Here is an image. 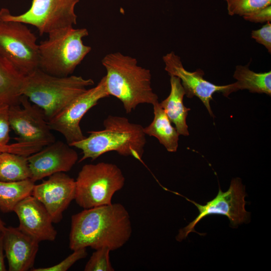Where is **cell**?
<instances>
[{"label":"cell","instance_id":"6da1fadb","mask_svg":"<svg viewBox=\"0 0 271 271\" xmlns=\"http://www.w3.org/2000/svg\"><path fill=\"white\" fill-rule=\"evenodd\" d=\"M131 233L130 216L122 204L84 209L71 217L69 247L73 251L88 247L115 250L128 241Z\"/></svg>","mask_w":271,"mask_h":271},{"label":"cell","instance_id":"7a4b0ae2","mask_svg":"<svg viewBox=\"0 0 271 271\" xmlns=\"http://www.w3.org/2000/svg\"><path fill=\"white\" fill-rule=\"evenodd\" d=\"M101 63L106 71L108 95L119 100L127 113L139 104L158 102L151 86L150 70L138 65L136 58L118 52L106 55Z\"/></svg>","mask_w":271,"mask_h":271},{"label":"cell","instance_id":"3957f363","mask_svg":"<svg viewBox=\"0 0 271 271\" xmlns=\"http://www.w3.org/2000/svg\"><path fill=\"white\" fill-rule=\"evenodd\" d=\"M104 129L88 131L89 135L70 146L82 151L79 162L92 161L102 155L114 151L122 156L141 160L146 143L144 127L120 116L108 115L103 121Z\"/></svg>","mask_w":271,"mask_h":271},{"label":"cell","instance_id":"277c9868","mask_svg":"<svg viewBox=\"0 0 271 271\" xmlns=\"http://www.w3.org/2000/svg\"><path fill=\"white\" fill-rule=\"evenodd\" d=\"M94 83L92 79L76 75L56 76L38 68L25 76L21 93L43 111L48 121Z\"/></svg>","mask_w":271,"mask_h":271},{"label":"cell","instance_id":"5b68a950","mask_svg":"<svg viewBox=\"0 0 271 271\" xmlns=\"http://www.w3.org/2000/svg\"><path fill=\"white\" fill-rule=\"evenodd\" d=\"M88 35L86 29L73 27L49 33L48 39L39 45V68L56 76L72 74L91 50L82 41Z\"/></svg>","mask_w":271,"mask_h":271},{"label":"cell","instance_id":"8992f818","mask_svg":"<svg viewBox=\"0 0 271 271\" xmlns=\"http://www.w3.org/2000/svg\"><path fill=\"white\" fill-rule=\"evenodd\" d=\"M9 119L11 128L17 136L16 142L8 144L0 152L28 157L55 141L43 111L24 95L20 104L10 106Z\"/></svg>","mask_w":271,"mask_h":271},{"label":"cell","instance_id":"52a82bcc","mask_svg":"<svg viewBox=\"0 0 271 271\" xmlns=\"http://www.w3.org/2000/svg\"><path fill=\"white\" fill-rule=\"evenodd\" d=\"M125 178L115 164L100 162L84 165L75 180L76 203L83 209L109 205L124 185Z\"/></svg>","mask_w":271,"mask_h":271},{"label":"cell","instance_id":"ba28073f","mask_svg":"<svg viewBox=\"0 0 271 271\" xmlns=\"http://www.w3.org/2000/svg\"><path fill=\"white\" fill-rule=\"evenodd\" d=\"M37 37L23 23L0 18V55L24 76L39 68Z\"/></svg>","mask_w":271,"mask_h":271},{"label":"cell","instance_id":"9c48e42d","mask_svg":"<svg viewBox=\"0 0 271 271\" xmlns=\"http://www.w3.org/2000/svg\"><path fill=\"white\" fill-rule=\"evenodd\" d=\"M79 0H32L26 12L13 15L7 8L0 10V18L35 27L40 35L73 27L77 23L75 7Z\"/></svg>","mask_w":271,"mask_h":271},{"label":"cell","instance_id":"30bf717a","mask_svg":"<svg viewBox=\"0 0 271 271\" xmlns=\"http://www.w3.org/2000/svg\"><path fill=\"white\" fill-rule=\"evenodd\" d=\"M246 196L244 186L238 178L232 180L228 190L223 192L220 189L217 196L205 205H200L188 200L198 209L199 215L185 227L179 230L176 238L181 241L185 239L191 232H195V225L203 218L211 214L227 216L231 225L236 226L248 220L249 213L245 208Z\"/></svg>","mask_w":271,"mask_h":271},{"label":"cell","instance_id":"8fae6325","mask_svg":"<svg viewBox=\"0 0 271 271\" xmlns=\"http://www.w3.org/2000/svg\"><path fill=\"white\" fill-rule=\"evenodd\" d=\"M109 96L104 76L95 87L87 89L61 112L48 120L49 127L62 134L69 145L83 140L86 137L80 128L81 119L100 99Z\"/></svg>","mask_w":271,"mask_h":271},{"label":"cell","instance_id":"7c38bea8","mask_svg":"<svg viewBox=\"0 0 271 271\" xmlns=\"http://www.w3.org/2000/svg\"><path fill=\"white\" fill-rule=\"evenodd\" d=\"M165 70L169 75L178 77L188 98L197 97L207 108L210 115L214 117L210 106V101L216 92H221L225 96L230 93L231 84L225 85L214 84L203 77L204 72L200 69L191 72L184 67L180 57L174 52L167 54L163 57Z\"/></svg>","mask_w":271,"mask_h":271},{"label":"cell","instance_id":"4fadbf2b","mask_svg":"<svg viewBox=\"0 0 271 271\" xmlns=\"http://www.w3.org/2000/svg\"><path fill=\"white\" fill-rule=\"evenodd\" d=\"M75 195V180L64 172L55 173L41 183L35 185L32 195L40 201L53 223L59 222L64 211Z\"/></svg>","mask_w":271,"mask_h":271},{"label":"cell","instance_id":"5bb4252c","mask_svg":"<svg viewBox=\"0 0 271 271\" xmlns=\"http://www.w3.org/2000/svg\"><path fill=\"white\" fill-rule=\"evenodd\" d=\"M73 148L67 143L55 141L28 157L30 179L35 182L55 173L70 171L78 160Z\"/></svg>","mask_w":271,"mask_h":271},{"label":"cell","instance_id":"9a60e30c","mask_svg":"<svg viewBox=\"0 0 271 271\" xmlns=\"http://www.w3.org/2000/svg\"><path fill=\"white\" fill-rule=\"evenodd\" d=\"M19 220L18 228L39 242L53 241L57 232L49 213L43 204L32 195L19 202L14 210Z\"/></svg>","mask_w":271,"mask_h":271},{"label":"cell","instance_id":"2e32d148","mask_svg":"<svg viewBox=\"0 0 271 271\" xmlns=\"http://www.w3.org/2000/svg\"><path fill=\"white\" fill-rule=\"evenodd\" d=\"M9 271H27L33 268L39 242L18 227H6L1 233Z\"/></svg>","mask_w":271,"mask_h":271},{"label":"cell","instance_id":"e0dca14e","mask_svg":"<svg viewBox=\"0 0 271 271\" xmlns=\"http://www.w3.org/2000/svg\"><path fill=\"white\" fill-rule=\"evenodd\" d=\"M171 90L169 96L160 103L170 121L175 125L179 135L188 136L189 132L186 118L190 108L183 103L185 92L180 79L170 76Z\"/></svg>","mask_w":271,"mask_h":271},{"label":"cell","instance_id":"ac0fdd59","mask_svg":"<svg viewBox=\"0 0 271 271\" xmlns=\"http://www.w3.org/2000/svg\"><path fill=\"white\" fill-rule=\"evenodd\" d=\"M25 76L0 55V105L10 106L20 104Z\"/></svg>","mask_w":271,"mask_h":271},{"label":"cell","instance_id":"d6986e66","mask_svg":"<svg viewBox=\"0 0 271 271\" xmlns=\"http://www.w3.org/2000/svg\"><path fill=\"white\" fill-rule=\"evenodd\" d=\"M154 118L152 122L144 127L146 135L158 139L169 152H176L178 147L179 134L158 102L153 105Z\"/></svg>","mask_w":271,"mask_h":271},{"label":"cell","instance_id":"ffe728a7","mask_svg":"<svg viewBox=\"0 0 271 271\" xmlns=\"http://www.w3.org/2000/svg\"><path fill=\"white\" fill-rule=\"evenodd\" d=\"M246 65H237L233 74L236 81L231 84L230 93L247 89L251 93L271 95V71L256 73Z\"/></svg>","mask_w":271,"mask_h":271},{"label":"cell","instance_id":"44dd1931","mask_svg":"<svg viewBox=\"0 0 271 271\" xmlns=\"http://www.w3.org/2000/svg\"><path fill=\"white\" fill-rule=\"evenodd\" d=\"M35 183L30 179L15 182L0 181V210L4 213L14 211L19 202L32 195Z\"/></svg>","mask_w":271,"mask_h":271},{"label":"cell","instance_id":"7402d4cb","mask_svg":"<svg viewBox=\"0 0 271 271\" xmlns=\"http://www.w3.org/2000/svg\"><path fill=\"white\" fill-rule=\"evenodd\" d=\"M27 157L8 152H0V181L15 182L30 179Z\"/></svg>","mask_w":271,"mask_h":271},{"label":"cell","instance_id":"603a6c76","mask_svg":"<svg viewBox=\"0 0 271 271\" xmlns=\"http://www.w3.org/2000/svg\"><path fill=\"white\" fill-rule=\"evenodd\" d=\"M228 14L244 16L259 9L271 5V0H224Z\"/></svg>","mask_w":271,"mask_h":271},{"label":"cell","instance_id":"cb8c5ba5","mask_svg":"<svg viewBox=\"0 0 271 271\" xmlns=\"http://www.w3.org/2000/svg\"><path fill=\"white\" fill-rule=\"evenodd\" d=\"M111 250L104 247L96 249L92 253L85 267V271H113L109 258Z\"/></svg>","mask_w":271,"mask_h":271},{"label":"cell","instance_id":"d4e9b609","mask_svg":"<svg viewBox=\"0 0 271 271\" xmlns=\"http://www.w3.org/2000/svg\"><path fill=\"white\" fill-rule=\"evenodd\" d=\"M86 248L73 250V252L62 261L51 266L32 268V271H66L79 260L86 257Z\"/></svg>","mask_w":271,"mask_h":271},{"label":"cell","instance_id":"484cf974","mask_svg":"<svg viewBox=\"0 0 271 271\" xmlns=\"http://www.w3.org/2000/svg\"><path fill=\"white\" fill-rule=\"evenodd\" d=\"M9 108V105H0V149L8 145L10 140Z\"/></svg>","mask_w":271,"mask_h":271},{"label":"cell","instance_id":"4316f807","mask_svg":"<svg viewBox=\"0 0 271 271\" xmlns=\"http://www.w3.org/2000/svg\"><path fill=\"white\" fill-rule=\"evenodd\" d=\"M251 38L258 43L262 45L271 52V24L267 22L261 28L253 30L251 33Z\"/></svg>","mask_w":271,"mask_h":271},{"label":"cell","instance_id":"83f0119b","mask_svg":"<svg viewBox=\"0 0 271 271\" xmlns=\"http://www.w3.org/2000/svg\"><path fill=\"white\" fill-rule=\"evenodd\" d=\"M246 21L256 23H263L271 21V5L255 11L243 17Z\"/></svg>","mask_w":271,"mask_h":271},{"label":"cell","instance_id":"f1b7e54d","mask_svg":"<svg viewBox=\"0 0 271 271\" xmlns=\"http://www.w3.org/2000/svg\"><path fill=\"white\" fill-rule=\"evenodd\" d=\"M6 270H7V269L5 263L3 239L2 234L0 233V271Z\"/></svg>","mask_w":271,"mask_h":271},{"label":"cell","instance_id":"f546056e","mask_svg":"<svg viewBox=\"0 0 271 271\" xmlns=\"http://www.w3.org/2000/svg\"><path fill=\"white\" fill-rule=\"evenodd\" d=\"M5 227V224L3 222L0 216V233H1L3 231Z\"/></svg>","mask_w":271,"mask_h":271}]
</instances>
